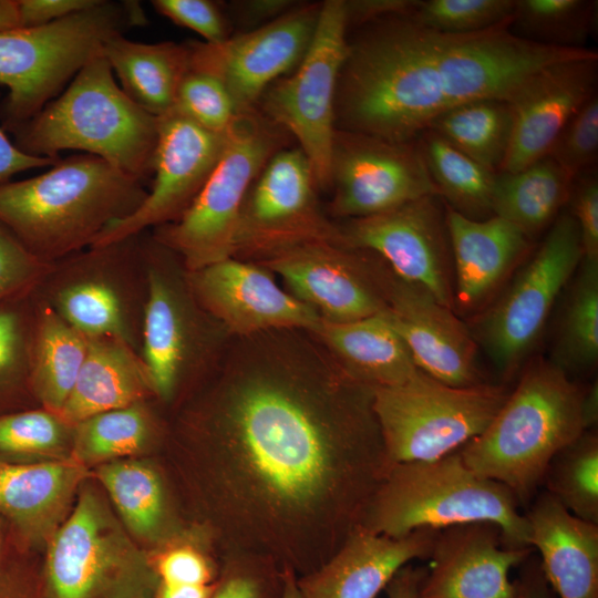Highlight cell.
I'll use <instances>...</instances> for the list:
<instances>
[{
  "label": "cell",
  "instance_id": "6da1fadb",
  "mask_svg": "<svg viewBox=\"0 0 598 598\" xmlns=\"http://www.w3.org/2000/svg\"><path fill=\"white\" fill-rule=\"evenodd\" d=\"M214 367L209 423L246 502L282 522L328 503L357 527L389 466L373 389L305 329L230 337Z\"/></svg>",
  "mask_w": 598,
  "mask_h": 598
},
{
  "label": "cell",
  "instance_id": "7a4b0ae2",
  "mask_svg": "<svg viewBox=\"0 0 598 598\" xmlns=\"http://www.w3.org/2000/svg\"><path fill=\"white\" fill-rule=\"evenodd\" d=\"M509 25L451 34L423 28L408 14L362 25L348 38L336 128L413 142L444 112L484 99L509 102L545 66L595 51L535 43Z\"/></svg>",
  "mask_w": 598,
  "mask_h": 598
},
{
  "label": "cell",
  "instance_id": "3957f363",
  "mask_svg": "<svg viewBox=\"0 0 598 598\" xmlns=\"http://www.w3.org/2000/svg\"><path fill=\"white\" fill-rule=\"evenodd\" d=\"M147 192L142 181L90 154L59 159L40 175L0 186V224L52 264L94 244L131 215Z\"/></svg>",
  "mask_w": 598,
  "mask_h": 598
},
{
  "label": "cell",
  "instance_id": "277c9868",
  "mask_svg": "<svg viewBox=\"0 0 598 598\" xmlns=\"http://www.w3.org/2000/svg\"><path fill=\"white\" fill-rule=\"evenodd\" d=\"M585 390L551 361L530 363L485 431L458 450L463 461L528 504L554 456L588 431Z\"/></svg>",
  "mask_w": 598,
  "mask_h": 598
},
{
  "label": "cell",
  "instance_id": "5b68a950",
  "mask_svg": "<svg viewBox=\"0 0 598 598\" xmlns=\"http://www.w3.org/2000/svg\"><path fill=\"white\" fill-rule=\"evenodd\" d=\"M519 507L507 487L475 473L456 451L433 461L389 465L359 525L400 538L421 529L492 523L508 547L525 548L528 527Z\"/></svg>",
  "mask_w": 598,
  "mask_h": 598
},
{
  "label": "cell",
  "instance_id": "8992f818",
  "mask_svg": "<svg viewBox=\"0 0 598 598\" xmlns=\"http://www.w3.org/2000/svg\"><path fill=\"white\" fill-rule=\"evenodd\" d=\"M157 132L158 117L124 93L99 54L13 135L14 145L27 154L59 157L62 151L79 150L143 181L153 173Z\"/></svg>",
  "mask_w": 598,
  "mask_h": 598
},
{
  "label": "cell",
  "instance_id": "52a82bcc",
  "mask_svg": "<svg viewBox=\"0 0 598 598\" xmlns=\"http://www.w3.org/2000/svg\"><path fill=\"white\" fill-rule=\"evenodd\" d=\"M138 3L97 2L60 20L32 28L0 30L2 128L11 133L34 117L111 38L145 23Z\"/></svg>",
  "mask_w": 598,
  "mask_h": 598
},
{
  "label": "cell",
  "instance_id": "ba28073f",
  "mask_svg": "<svg viewBox=\"0 0 598 598\" xmlns=\"http://www.w3.org/2000/svg\"><path fill=\"white\" fill-rule=\"evenodd\" d=\"M283 133L258 109L238 114L215 168L194 202L178 219L156 227L153 239L172 250L185 271L233 257L244 199L266 163L281 150Z\"/></svg>",
  "mask_w": 598,
  "mask_h": 598
},
{
  "label": "cell",
  "instance_id": "9c48e42d",
  "mask_svg": "<svg viewBox=\"0 0 598 598\" xmlns=\"http://www.w3.org/2000/svg\"><path fill=\"white\" fill-rule=\"evenodd\" d=\"M509 392L482 382L452 386L419 371L373 389V411L388 464L433 461L458 451L489 425Z\"/></svg>",
  "mask_w": 598,
  "mask_h": 598
},
{
  "label": "cell",
  "instance_id": "30bf717a",
  "mask_svg": "<svg viewBox=\"0 0 598 598\" xmlns=\"http://www.w3.org/2000/svg\"><path fill=\"white\" fill-rule=\"evenodd\" d=\"M145 255L142 360L154 393L169 400L187 373L214 364L230 337L197 303L172 250L153 239Z\"/></svg>",
  "mask_w": 598,
  "mask_h": 598
},
{
  "label": "cell",
  "instance_id": "8fae6325",
  "mask_svg": "<svg viewBox=\"0 0 598 598\" xmlns=\"http://www.w3.org/2000/svg\"><path fill=\"white\" fill-rule=\"evenodd\" d=\"M47 577L52 598L151 597L157 578L89 489L51 538Z\"/></svg>",
  "mask_w": 598,
  "mask_h": 598
},
{
  "label": "cell",
  "instance_id": "7c38bea8",
  "mask_svg": "<svg viewBox=\"0 0 598 598\" xmlns=\"http://www.w3.org/2000/svg\"><path fill=\"white\" fill-rule=\"evenodd\" d=\"M347 34L344 1L321 3L316 32L303 59L291 75L275 81L258 103L264 116L298 141L321 189L330 187L334 100L347 53Z\"/></svg>",
  "mask_w": 598,
  "mask_h": 598
},
{
  "label": "cell",
  "instance_id": "4fadbf2b",
  "mask_svg": "<svg viewBox=\"0 0 598 598\" xmlns=\"http://www.w3.org/2000/svg\"><path fill=\"white\" fill-rule=\"evenodd\" d=\"M581 259L577 223L561 213L506 292L476 321L472 336L504 375L513 374L529 353Z\"/></svg>",
  "mask_w": 598,
  "mask_h": 598
},
{
  "label": "cell",
  "instance_id": "5bb4252c",
  "mask_svg": "<svg viewBox=\"0 0 598 598\" xmlns=\"http://www.w3.org/2000/svg\"><path fill=\"white\" fill-rule=\"evenodd\" d=\"M318 188L312 166L299 147L276 152L244 199L233 257L259 264L305 244H342L339 226L320 208Z\"/></svg>",
  "mask_w": 598,
  "mask_h": 598
},
{
  "label": "cell",
  "instance_id": "9a60e30c",
  "mask_svg": "<svg viewBox=\"0 0 598 598\" xmlns=\"http://www.w3.org/2000/svg\"><path fill=\"white\" fill-rule=\"evenodd\" d=\"M342 244L379 256L399 278L453 309L452 250L446 205L427 195L391 210L338 225Z\"/></svg>",
  "mask_w": 598,
  "mask_h": 598
},
{
  "label": "cell",
  "instance_id": "2e32d148",
  "mask_svg": "<svg viewBox=\"0 0 598 598\" xmlns=\"http://www.w3.org/2000/svg\"><path fill=\"white\" fill-rule=\"evenodd\" d=\"M330 187L332 214L347 219L437 195L416 141L398 143L338 128L331 148Z\"/></svg>",
  "mask_w": 598,
  "mask_h": 598
},
{
  "label": "cell",
  "instance_id": "e0dca14e",
  "mask_svg": "<svg viewBox=\"0 0 598 598\" xmlns=\"http://www.w3.org/2000/svg\"><path fill=\"white\" fill-rule=\"evenodd\" d=\"M320 9L321 3L297 4L274 21L220 43L188 42L189 68L218 78L239 114L257 109L264 92L303 59Z\"/></svg>",
  "mask_w": 598,
  "mask_h": 598
},
{
  "label": "cell",
  "instance_id": "ac0fdd59",
  "mask_svg": "<svg viewBox=\"0 0 598 598\" xmlns=\"http://www.w3.org/2000/svg\"><path fill=\"white\" fill-rule=\"evenodd\" d=\"M259 265L279 275L288 292L315 309L323 320L349 322L385 309L386 264L371 251L317 241Z\"/></svg>",
  "mask_w": 598,
  "mask_h": 598
},
{
  "label": "cell",
  "instance_id": "d6986e66",
  "mask_svg": "<svg viewBox=\"0 0 598 598\" xmlns=\"http://www.w3.org/2000/svg\"><path fill=\"white\" fill-rule=\"evenodd\" d=\"M227 133L210 132L175 110L158 117L152 189L131 215L109 226L92 248L107 247L178 219L215 168Z\"/></svg>",
  "mask_w": 598,
  "mask_h": 598
},
{
  "label": "cell",
  "instance_id": "ffe728a7",
  "mask_svg": "<svg viewBox=\"0 0 598 598\" xmlns=\"http://www.w3.org/2000/svg\"><path fill=\"white\" fill-rule=\"evenodd\" d=\"M185 275L197 303L229 337L277 329L311 331L321 319L257 262L229 257Z\"/></svg>",
  "mask_w": 598,
  "mask_h": 598
},
{
  "label": "cell",
  "instance_id": "44dd1931",
  "mask_svg": "<svg viewBox=\"0 0 598 598\" xmlns=\"http://www.w3.org/2000/svg\"><path fill=\"white\" fill-rule=\"evenodd\" d=\"M381 312L405 342L417 369L452 386L482 383L471 330L425 289L399 278L386 265Z\"/></svg>",
  "mask_w": 598,
  "mask_h": 598
},
{
  "label": "cell",
  "instance_id": "7402d4cb",
  "mask_svg": "<svg viewBox=\"0 0 598 598\" xmlns=\"http://www.w3.org/2000/svg\"><path fill=\"white\" fill-rule=\"evenodd\" d=\"M598 54L555 62L509 101L514 124L499 172H517L547 156L571 117L597 94Z\"/></svg>",
  "mask_w": 598,
  "mask_h": 598
},
{
  "label": "cell",
  "instance_id": "603a6c76",
  "mask_svg": "<svg viewBox=\"0 0 598 598\" xmlns=\"http://www.w3.org/2000/svg\"><path fill=\"white\" fill-rule=\"evenodd\" d=\"M533 553L530 547H508L492 523L437 530L420 598H516L517 584L511 580V570Z\"/></svg>",
  "mask_w": 598,
  "mask_h": 598
},
{
  "label": "cell",
  "instance_id": "cb8c5ba5",
  "mask_svg": "<svg viewBox=\"0 0 598 598\" xmlns=\"http://www.w3.org/2000/svg\"><path fill=\"white\" fill-rule=\"evenodd\" d=\"M436 533L393 538L358 525L323 566L297 579L302 598H375L401 568L430 557Z\"/></svg>",
  "mask_w": 598,
  "mask_h": 598
},
{
  "label": "cell",
  "instance_id": "d4e9b609",
  "mask_svg": "<svg viewBox=\"0 0 598 598\" xmlns=\"http://www.w3.org/2000/svg\"><path fill=\"white\" fill-rule=\"evenodd\" d=\"M528 544L557 598H598V524L567 511L546 491L524 514Z\"/></svg>",
  "mask_w": 598,
  "mask_h": 598
},
{
  "label": "cell",
  "instance_id": "484cf974",
  "mask_svg": "<svg viewBox=\"0 0 598 598\" xmlns=\"http://www.w3.org/2000/svg\"><path fill=\"white\" fill-rule=\"evenodd\" d=\"M455 270L454 306L483 302L527 252L530 238L497 216L471 219L446 206Z\"/></svg>",
  "mask_w": 598,
  "mask_h": 598
},
{
  "label": "cell",
  "instance_id": "4316f807",
  "mask_svg": "<svg viewBox=\"0 0 598 598\" xmlns=\"http://www.w3.org/2000/svg\"><path fill=\"white\" fill-rule=\"evenodd\" d=\"M85 476L75 460L37 463L0 461V517L24 539L48 535Z\"/></svg>",
  "mask_w": 598,
  "mask_h": 598
},
{
  "label": "cell",
  "instance_id": "83f0119b",
  "mask_svg": "<svg viewBox=\"0 0 598 598\" xmlns=\"http://www.w3.org/2000/svg\"><path fill=\"white\" fill-rule=\"evenodd\" d=\"M311 332L350 378L372 389L405 383L420 371L381 312L349 322L320 319Z\"/></svg>",
  "mask_w": 598,
  "mask_h": 598
},
{
  "label": "cell",
  "instance_id": "f1b7e54d",
  "mask_svg": "<svg viewBox=\"0 0 598 598\" xmlns=\"http://www.w3.org/2000/svg\"><path fill=\"white\" fill-rule=\"evenodd\" d=\"M87 339L86 358L58 414L72 426L97 413L143 402L154 392L143 360L131 346L115 338Z\"/></svg>",
  "mask_w": 598,
  "mask_h": 598
},
{
  "label": "cell",
  "instance_id": "f546056e",
  "mask_svg": "<svg viewBox=\"0 0 598 598\" xmlns=\"http://www.w3.org/2000/svg\"><path fill=\"white\" fill-rule=\"evenodd\" d=\"M102 54L121 81V89L140 107L156 117L174 109L189 70L188 43L150 44L117 34L105 42Z\"/></svg>",
  "mask_w": 598,
  "mask_h": 598
},
{
  "label": "cell",
  "instance_id": "4dcf8cb0",
  "mask_svg": "<svg viewBox=\"0 0 598 598\" xmlns=\"http://www.w3.org/2000/svg\"><path fill=\"white\" fill-rule=\"evenodd\" d=\"M574 178L553 158L517 171L498 172L492 197V214L532 238L558 216L569 200Z\"/></svg>",
  "mask_w": 598,
  "mask_h": 598
},
{
  "label": "cell",
  "instance_id": "1f68e13d",
  "mask_svg": "<svg viewBox=\"0 0 598 598\" xmlns=\"http://www.w3.org/2000/svg\"><path fill=\"white\" fill-rule=\"evenodd\" d=\"M31 353V388L45 410L59 414L84 363L89 339L49 305L38 317Z\"/></svg>",
  "mask_w": 598,
  "mask_h": 598
},
{
  "label": "cell",
  "instance_id": "d6a6232c",
  "mask_svg": "<svg viewBox=\"0 0 598 598\" xmlns=\"http://www.w3.org/2000/svg\"><path fill=\"white\" fill-rule=\"evenodd\" d=\"M435 186L445 205L471 219L492 214L496 174L451 145L432 130L415 140Z\"/></svg>",
  "mask_w": 598,
  "mask_h": 598
},
{
  "label": "cell",
  "instance_id": "836d02e7",
  "mask_svg": "<svg viewBox=\"0 0 598 598\" xmlns=\"http://www.w3.org/2000/svg\"><path fill=\"white\" fill-rule=\"evenodd\" d=\"M513 124L514 114L508 101L484 99L444 112L427 128L475 162L498 173L508 152Z\"/></svg>",
  "mask_w": 598,
  "mask_h": 598
},
{
  "label": "cell",
  "instance_id": "e575fe53",
  "mask_svg": "<svg viewBox=\"0 0 598 598\" xmlns=\"http://www.w3.org/2000/svg\"><path fill=\"white\" fill-rule=\"evenodd\" d=\"M50 305L86 338H115L134 349L124 296L111 280L84 276L62 285Z\"/></svg>",
  "mask_w": 598,
  "mask_h": 598
},
{
  "label": "cell",
  "instance_id": "d590c367",
  "mask_svg": "<svg viewBox=\"0 0 598 598\" xmlns=\"http://www.w3.org/2000/svg\"><path fill=\"white\" fill-rule=\"evenodd\" d=\"M96 475L109 492L127 527L138 537L156 540L166 524L162 481L147 464L120 461L101 465Z\"/></svg>",
  "mask_w": 598,
  "mask_h": 598
},
{
  "label": "cell",
  "instance_id": "8d00e7d4",
  "mask_svg": "<svg viewBox=\"0 0 598 598\" xmlns=\"http://www.w3.org/2000/svg\"><path fill=\"white\" fill-rule=\"evenodd\" d=\"M577 271L551 361L566 373L592 369L598 360V260L582 258Z\"/></svg>",
  "mask_w": 598,
  "mask_h": 598
},
{
  "label": "cell",
  "instance_id": "74e56055",
  "mask_svg": "<svg viewBox=\"0 0 598 598\" xmlns=\"http://www.w3.org/2000/svg\"><path fill=\"white\" fill-rule=\"evenodd\" d=\"M154 433L143 402L97 413L73 425L72 458L85 466L134 455L148 445Z\"/></svg>",
  "mask_w": 598,
  "mask_h": 598
},
{
  "label": "cell",
  "instance_id": "f35d334b",
  "mask_svg": "<svg viewBox=\"0 0 598 598\" xmlns=\"http://www.w3.org/2000/svg\"><path fill=\"white\" fill-rule=\"evenodd\" d=\"M592 0H516L511 31L528 41L565 49H585L597 24Z\"/></svg>",
  "mask_w": 598,
  "mask_h": 598
},
{
  "label": "cell",
  "instance_id": "ab89813d",
  "mask_svg": "<svg viewBox=\"0 0 598 598\" xmlns=\"http://www.w3.org/2000/svg\"><path fill=\"white\" fill-rule=\"evenodd\" d=\"M545 491L573 515L598 524V434L594 429L560 450L544 475Z\"/></svg>",
  "mask_w": 598,
  "mask_h": 598
},
{
  "label": "cell",
  "instance_id": "60d3db41",
  "mask_svg": "<svg viewBox=\"0 0 598 598\" xmlns=\"http://www.w3.org/2000/svg\"><path fill=\"white\" fill-rule=\"evenodd\" d=\"M73 426L49 410L0 416V461L48 456L72 446Z\"/></svg>",
  "mask_w": 598,
  "mask_h": 598
},
{
  "label": "cell",
  "instance_id": "b9f144b4",
  "mask_svg": "<svg viewBox=\"0 0 598 598\" xmlns=\"http://www.w3.org/2000/svg\"><path fill=\"white\" fill-rule=\"evenodd\" d=\"M515 2L516 0H419L408 16L430 30L467 34L511 22Z\"/></svg>",
  "mask_w": 598,
  "mask_h": 598
},
{
  "label": "cell",
  "instance_id": "7bdbcfd3",
  "mask_svg": "<svg viewBox=\"0 0 598 598\" xmlns=\"http://www.w3.org/2000/svg\"><path fill=\"white\" fill-rule=\"evenodd\" d=\"M173 110L218 134H226L239 114L218 78L192 68L179 85Z\"/></svg>",
  "mask_w": 598,
  "mask_h": 598
},
{
  "label": "cell",
  "instance_id": "ee69618b",
  "mask_svg": "<svg viewBox=\"0 0 598 598\" xmlns=\"http://www.w3.org/2000/svg\"><path fill=\"white\" fill-rule=\"evenodd\" d=\"M574 179L595 168L598 158V94L567 123L548 155Z\"/></svg>",
  "mask_w": 598,
  "mask_h": 598
},
{
  "label": "cell",
  "instance_id": "f6af8a7d",
  "mask_svg": "<svg viewBox=\"0 0 598 598\" xmlns=\"http://www.w3.org/2000/svg\"><path fill=\"white\" fill-rule=\"evenodd\" d=\"M53 265L32 255L0 224V300L32 287Z\"/></svg>",
  "mask_w": 598,
  "mask_h": 598
},
{
  "label": "cell",
  "instance_id": "bcb514c9",
  "mask_svg": "<svg viewBox=\"0 0 598 598\" xmlns=\"http://www.w3.org/2000/svg\"><path fill=\"white\" fill-rule=\"evenodd\" d=\"M154 9L174 23L188 28L217 44L229 38L228 25L219 6L210 0H154Z\"/></svg>",
  "mask_w": 598,
  "mask_h": 598
},
{
  "label": "cell",
  "instance_id": "7dc6e473",
  "mask_svg": "<svg viewBox=\"0 0 598 598\" xmlns=\"http://www.w3.org/2000/svg\"><path fill=\"white\" fill-rule=\"evenodd\" d=\"M159 584L167 586H205L213 582V569L208 559L188 545L164 550L156 559L154 569Z\"/></svg>",
  "mask_w": 598,
  "mask_h": 598
},
{
  "label": "cell",
  "instance_id": "c3c4849f",
  "mask_svg": "<svg viewBox=\"0 0 598 598\" xmlns=\"http://www.w3.org/2000/svg\"><path fill=\"white\" fill-rule=\"evenodd\" d=\"M570 214L581 240L582 258L598 260V178L596 167L577 176L571 186Z\"/></svg>",
  "mask_w": 598,
  "mask_h": 598
},
{
  "label": "cell",
  "instance_id": "681fc988",
  "mask_svg": "<svg viewBox=\"0 0 598 598\" xmlns=\"http://www.w3.org/2000/svg\"><path fill=\"white\" fill-rule=\"evenodd\" d=\"M270 585L259 569L235 565L216 585L210 598H270Z\"/></svg>",
  "mask_w": 598,
  "mask_h": 598
},
{
  "label": "cell",
  "instance_id": "f907efd6",
  "mask_svg": "<svg viewBox=\"0 0 598 598\" xmlns=\"http://www.w3.org/2000/svg\"><path fill=\"white\" fill-rule=\"evenodd\" d=\"M96 2L97 0H17L20 28L48 24Z\"/></svg>",
  "mask_w": 598,
  "mask_h": 598
},
{
  "label": "cell",
  "instance_id": "816d5d0a",
  "mask_svg": "<svg viewBox=\"0 0 598 598\" xmlns=\"http://www.w3.org/2000/svg\"><path fill=\"white\" fill-rule=\"evenodd\" d=\"M24 330L21 317L0 309V378L16 372L24 359Z\"/></svg>",
  "mask_w": 598,
  "mask_h": 598
},
{
  "label": "cell",
  "instance_id": "f5cc1de1",
  "mask_svg": "<svg viewBox=\"0 0 598 598\" xmlns=\"http://www.w3.org/2000/svg\"><path fill=\"white\" fill-rule=\"evenodd\" d=\"M344 1L348 29L400 14H409L419 0H349Z\"/></svg>",
  "mask_w": 598,
  "mask_h": 598
},
{
  "label": "cell",
  "instance_id": "db71d44e",
  "mask_svg": "<svg viewBox=\"0 0 598 598\" xmlns=\"http://www.w3.org/2000/svg\"><path fill=\"white\" fill-rule=\"evenodd\" d=\"M60 157H40L27 154L12 143L0 128V186L18 173L54 165Z\"/></svg>",
  "mask_w": 598,
  "mask_h": 598
},
{
  "label": "cell",
  "instance_id": "11a10c76",
  "mask_svg": "<svg viewBox=\"0 0 598 598\" xmlns=\"http://www.w3.org/2000/svg\"><path fill=\"white\" fill-rule=\"evenodd\" d=\"M291 0H246L233 4L239 21L255 28L261 27L291 10Z\"/></svg>",
  "mask_w": 598,
  "mask_h": 598
},
{
  "label": "cell",
  "instance_id": "9f6ffc18",
  "mask_svg": "<svg viewBox=\"0 0 598 598\" xmlns=\"http://www.w3.org/2000/svg\"><path fill=\"white\" fill-rule=\"evenodd\" d=\"M520 566L516 598H557L544 576L537 556L532 554Z\"/></svg>",
  "mask_w": 598,
  "mask_h": 598
},
{
  "label": "cell",
  "instance_id": "6f0895ef",
  "mask_svg": "<svg viewBox=\"0 0 598 598\" xmlns=\"http://www.w3.org/2000/svg\"><path fill=\"white\" fill-rule=\"evenodd\" d=\"M426 570L406 565L385 587L386 598H420V586Z\"/></svg>",
  "mask_w": 598,
  "mask_h": 598
},
{
  "label": "cell",
  "instance_id": "680465c9",
  "mask_svg": "<svg viewBox=\"0 0 598 598\" xmlns=\"http://www.w3.org/2000/svg\"><path fill=\"white\" fill-rule=\"evenodd\" d=\"M215 584L205 586H167L159 584L156 598H210Z\"/></svg>",
  "mask_w": 598,
  "mask_h": 598
},
{
  "label": "cell",
  "instance_id": "91938a15",
  "mask_svg": "<svg viewBox=\"0 0 598 598\" xmlns=\"http://www.w3.org/2000/svg\"><path fill=\"white\" fill-rule=\"evenodd\" d=\"M582 411L588 430L594 429L598 420V385L597 382L585 390Z\"/></svg>",
  "mask_w": 598,
  "mask_h": 598
},
{
  "label": "cell",
  "instance_id": "94428289",
  "mask_svg": "<svg viewBox=\"0 0 598 598\" xmlns=\"http://www.w3.org/2000/svg\"><path fill=\"white\" fill-rule=\"evenodd\" d=\"M20 28L17 0H0V30Z\"/></svg>",
  "mask_w": 598,
  "mask_h": 598
},
{
  "label": "cell",
  "instance_id": "6125c7cd",
  "mask_svg": "<svg viewBox=\"0 0 598 598\" xmlns=\"http://www.w3.org/2000/svg\"><path fill=\"white\" fill-rule=\"evenodd\" d=\"M297 577L292 568H286L281 574V596L280 598H302L298 587Z\"/></svg>",
  "mask_w": 598,
  "mask_h": 598
},
{
  "label": "cell",
  "instance_id": "be15d7a7",
  "mask_svg": "<svg viewBox=\"0 0 598 598\" xmlns=\"http://www.w3.org/2000/svg\"><path fill=\"white\" fill-rule=\"evenodd\" d=\"M136 598H151V597H136Z\"/></svg>",
  "mask_w": 598,
  "mask_h": 598
}]
</instances>
